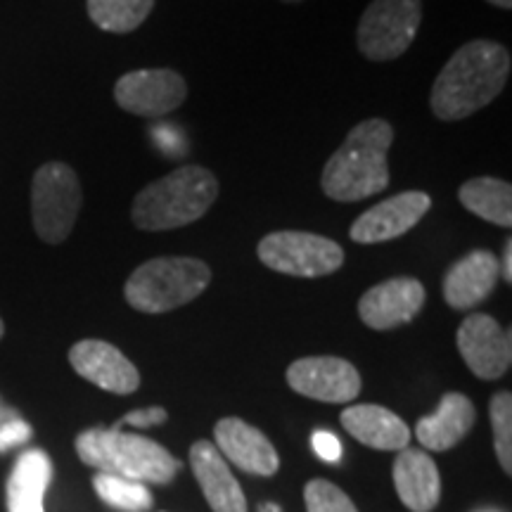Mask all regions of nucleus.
<instances>
[{"label":"nucleus","instance_id":"2f4dec72","mask_svg":"<svg viewBox=\"0 0 512 512\" xmlns=\"http://www.w3.org/2000/svg\"><path fill=\"white\" fill-rule=\"evenodd\" d=\"M259 512H280V508L275 503H264L259 505Z\"/></svg>","mask_w":512,"mask_h":512},{"label":"nucleus","instance_id":"c85d7f7f","mask_svg":"<svg viewBox=\"0 0 512 512\" xmlns=\"http://www.w3.org/2000/svg\"><path fill=\"white\" fill-rule=\"evenodd\" d=\"M311 446L313 451H316V456L320 460H325V463H339V460H342V444H339V439L332 432H313Z\"/></svg>","mask_w":512,"mask_h":512},{"label":"nucleus","instance_id":"0eeeda50","mask_svg":"<svg viewBox=\"0 0 512 512\" xmlns=\"http://www.w3.org/2000/svg\"><path fill=\"white\" fill-rule=\"evenodd\" d=\"M261 264L294 278H325L344 266V249L335 240L304 230H278L256 247Z\"/></svg>","mask_w":512,"mask_h":512},{"label":"nucleus","instance_id":"20e7f679","mask_svg":"<svg viewBox=\"0 0 512 512\" xmlns=\"http://www.w3.org/2000/svg\"><path fill=\"white\" fill-rule=\"evenodd\" d=\"M81 463L98 472L133 479L140 484H171L181 463L157 441L117 427H93L76 437Z\"/></svg>","mask_w":512,"mask_h":512},{"label":"nucleus","instance_id":"6e6552de","mask_svg":"<svg viewBox=\"0 0 512 512\" xmlns=\"http://www.w3.org/2000/svg\"><path fill=\"white\" fill-rule=\"evenodd\" d=\"M420 22L422 0H373L358 22V50L370 62H392L411 48Z\"/></svg>","mask_w":512,"mask_h":512},{"label":"nucleus","instance_id":"1a4fd4ad","mask_svg":"<svg viewBox=\"0 0 512 512\" xmlns=\"http://www.w3.org/2000/svg\"><path fill=\"white\" fill-rule=\"evenodd\" d=\"M188 98V83L174 69H138L121 76L114 100L121 110L143 119H159L176 112Z\"/></svg>","mask_w":512,"mask_h":512},{"label":"nucleus","instance_id":"4be33fe9","mask_svg":"<svg viewBox=\"0 0 512 512\" xmlns=\"http://www.w3.org/2000/svg\"><path fill=\"white\" fill-rule=\"evenodd\" d=\"M458 200L479 219L501 228L512 226V188L508 181L491 176L470 178L460 185Z\"/></svg>","mask_w":512,"mask_h":512},{"label":"nucleus","instance_id":"9d476101","mask_svg":"<svg viewBox=\"0 0 512 512\" xmlns=\"http://www.w3.org/2000/svg\"><path fill=\"white\" fill-rule=\"evenodd\" d=\"M458 351L479 380H498L512 366L510 330L489 313H472L458 328Z\"/></svg>","mask_w":512,"mask_h":512},{"label":"nucleus","instance_id":"f03ea898","mask_svg":"<svg viewBox=\"0 0 512 512\" xmlns=\"http://www.w3.org/2000/svg\"><path fill=\"white\" fill-rule=\"evenodd\" d=\"M394 128L384 119H366L349 131L328 159L320 188L335 202H361L389 188V147Z\"/></svg>","mask_w":512,"mask_h":512},{"label":"nucleus","instance_id":"5701e85b","mask_svg":"<svg viewBox=\"0 0 512 512\" xmlns=\"http://www.w3.org/2000/svg\"><path fill=\"white\" fill-rule=\"evenodd\" d=\"M88 17L102 31L131 34L150 17L155 0H86Z\"/></svg>","mask_w":512,"mask_h":512},{"label":"nucleus","instance_id":"7ed1b4c3","mask_svg":"<svg viewBox=\"0 0 512 512\" xmlns=\"http://www.w3.org/2000/svg\"><path fill=\"white\" fill-rule=\"evenodd\" d=\"M216 197V176L204 166L185 164L138 192L131 207V219L136 228L147 233L176 230L200 221Z\"/></svg>","mask_w":512,"mask_h":512},{"label":"nucleus","instance_id":"f257e3e1","mask_svg":"<svg viewBox=\"0 0 512 512\" xmlns=\"http://www.w3.org/2000/svg\"><path fill=\"white\" fill-rule=\"evenodd\" d=\"M510 53L496 41H470L444 64L432 86L430 105L441 121H460L484 110L503 93Z\"/></svg>","mask_w":512,"mask_h":512},{"label":"nucleus","instance_id":"72a5a7b5","mask_svg":"<svg viewBox=\"0 0 512 512\" xmlns=\"http://www.w3.org/2000/svg\"><path fill=\"white\" fill-rule=\"evenodd\" d=\"M283 3H302V0H283Z\"/></svg>","mask_w":512,"mask_h":512},{"label":"nucleus","instance_id":"4468645a","mask_svg":"<svg viewBox=\"0 0 512 512\" xmlns=\"http://www.w3.org/2000/svg\"><path fill=\"white\" fill-rule=\"evenodd\" d=\"M69 363L83 380L110 394H133L140 387V373L114 344L105 339H81L69 349Z\"/></svg>","mask_w":512,"mask_h":512},{"label":"nucleus","instance_id":"393cba45","mask_svg":"<svg viewBox=\"0 0 512 512\" xmlns=\"http://www.w3.org/2000/svg\"><path fill=\"white\" fill-rule=\"evenodd\" d=\"M491 430H494V446L498 463L510 475L512 470V396L510 392H498L489 403Z\"/></svg>","mask_w":512,"mask_h":512},{"label":"nucleus","instance_id":"2eb2a0df","mask_svg":"<svg viewBox=\"0 0 512 512\" xmlns=\"http://www.w3.org/2000/svg\"><path fill=\"white\" fill-rule=\"evenodd\" d=\"M216 448L226 460L249 475L271 477L280 470V456L268 437L240 418H223L214 427Z\"/></svg>","mask_w":512,"mask_h":512},{"label":"nucleus","instance_id":"aec40b11","mask_svg":"<svg viewBox=\"0 0 512 512\" xmlns=\"http://www.w3.org/2000/svg\"><path fill=\"white\" fill-rule=\"evenodd\" d=\"M339 422L356 441L375 451H403L411 444V430L399 415L375 403L349 406L339 415Z\"/></svg>","mask_w":512,"mask_h":512},{"label":"nucleus","instance_id":"39448f33","mask_svg":"<svg viewBox=\"0 0 512 512\" xmlns=\"http://www.w3.org/2000/svg\"><path fill=\"white\" fill-rule=\"evenodd\" d=\"M211 283V268L192 256L145 261L124 285V297L140 313H166L195 302Z\"/></svg>","mask_w":512,"mask_h":512},{"label":"nucleus","instance_id":"a878e982","mask_svg":"<svg viewBox=\"0 0 512 512\" xmlns=\"http://www.w3.org/2000/svg\"><path fill=\"white\" fill-rule=\"evenodd\" d=\"M306 512H358L351 498L328 479H313L304 489Z\"/></svg>","mask_w":512,"mask_h":512},{"label":"nucleus","instance_id":"f8f14e48","mask_svg":"<svg viewBox=\"0 0 512 512\" xmlns=\"http://www.w3.org/2000/svg\"><path fill=\"white\" fill-rule=\"evenodd\" d=\"M430 209L432 197L427 192H399V195L375 204L366 214L358 216L351 223L349 238L358 245H377V242L396 240L418 226Z\"/></svg>","mask_w":512,"mask_h":512},{"label":"nucleus","instance_id":"b1692460","mask_svg":"<svg viewBox=\"0 0 512 512\" xmlns=\"http://www.w3.org/2000/svg\"><path fill=\"white\" fill-rule=\"evenodd\" d=\"M93 489L102 503L124 512H147L155 505V498H152L145 484L117 475H107V472H98L93 477Z\"/></svg>","mask_w":512,"mask_h":512},{"label":"nucleus","instance_id":"423d86ee","mask_svg":"<svg viewBox=\"0 0 512 512\" xmlns=\"http://www.w3.org/2000/svg\"><path fill=\"white\" fill-rule=\"evenodd\" d=\"M83 204V190L69 164L48 162L31 183V219L36 235L48 245H60L72 235Z\"/></svg>","mask_w":512,"mask_h":512},{"label":"nucleus","instance_id":"ddd939ff","mask_svg":"<svg viewBox=\"0 0 512 512\" xmlns=\"http://www.w3.org/2000/svg\"><path fill=\"white\" fill-rule=\"evenodd\" d=\"M425 297V285L418 278H389L358 299V316L370 330H394L418 316Z\"/></svg>","mask_w":512,"mask_h":512},{"label":"nucleus","instance_id":"473e14b6","mask_svg":"<svg viewBox=\"0 0 512 512\" xmlns=\"http://www.w3.org/2000/svg\"><path fill=\"white\" fill-rule=\"evenodd\" d=\"M5 335V325H3V320H0V337Z\"/></svg>","mask_w":512,"mask_h":512},{"label":"nucleus","instance_id":"cd10ccee","mask_svg":"<svg viewBox=\"0 0 512 512\" xmlns=\"http://www.w3.org/2000/svg\"><path fill=\"white\" fill-rule=\"evenodd\" d=\"M166 418H169V413H166L164 408H159V406L138 408V411L126 413L124 418H121L114 427H117V430H124L126 425H131V427H138V430H145V427L164 425Z\"/></svg>","mask_w":512,"mask_h":512},{"label":"nucleus","instance_id":"6ab92c4d","mask_svg":"<svg viewBox=\"0 0 512 512\" xmlns=\"http://www.w3.org/2000/svg\"><path fill=\"white\" fill-rule=\"evenodd\" d=\"M477 422L475 403L460 392L441 396L437 411L418 420L415 437L427 451H448L458 446Z\"/></svg>","mask_w":512,"mask_h":512},{"label":"nucleus","instance_id":"7c9ffc66","mask_svg":"<svg viewBox=\"0 0 512 512\" xmlns=\"http://www.w3.org/2000/svg\"><path fill=\"white\" fill-rule=\"evenodd\" d=\"M486 3L496 5V8H501V10H510L512 8V0H486Z\"/></svg>","mask_w":512,"mask_h":512},{"label":"nucleus","instance_id":"f3484780","mask_svg":"<svg viewBox=\"0 0 512 512\" xmlns=\"http://www.w3.org/2000/svg\"><path fill=\"white\" fill-rule=\"evenodd\" d=\"M192 475L200 484L209 508L214 512H247L245 491L233 472L228 460L221 456L219 448L211 441H195L190 448Z\"/></svg>","mask_w":512,"mask_h":512},{"label":"nucleus","instance_id":"a211bd4d","mask_svg":"<svg viewBox=\"0 0 512 512\" xmlns=\"http://www.w3.org/2000/svg\"><path fill=\"white\" fill-rule=\"evenodd\" d=\"M394 486L401 503L413 512H432L441 501L439 467L430 453L403 448L394 460Z\"/></svg>","mask_w":512,"mask_h":512},{"label":"nucleus","instance_id":"412c9836","mask_svg":"<svg viewBox=\"0 0 512 512\" xmlns=\"http://www.w3.org/2000/svg\"><path fill=\"white\" fill-rule=\"evenodd\" d=\"M53 479V463L41 448L17 458L8 479V512H46V491Z\"/></svg>","mask_w":512,"mask_h":512},{"label":"nucleus","instance_id":"c756f323","mask_svg":"<svg viewBox=\"0 0 512 512\" xmlns=\"http://www.w3.org/2000/svg\"><path fill=\"white\" fill-rule=\"evenodd\" d=\"M498 266H501V278L510 285L512 283V238L505 240L503 256L498 259Z\"/></svg>","mask_w":512,"mask_h":512},{"label":"nucleus","instance_id":"dca6fc26","mask_svg":"<svg viewBox=\"0 0 512 512\" xmlns=\"http://www.w3.org/2000/svg\"><path fill=\"white\" fill-rule=\"evenodd\" d=\"M498 280H501L498 256L489 249H475L448 268L441 290H444V299L451 309L467 311L489 299Z\"/></svg>","mask_w":512,"mask_h":512},{"label":"nucleus","instance_id":"9b49d317","mask_svg":"<svg viewBox=\"0 0 512 512\" xmlns=\"http://www.w3.org/2000/svg\"><path fill=\"white\" fill-rule=\"evenodd\" d=\"M287 384L306 399L349 403L361 394V375L339 356H306L287 368Z\"/></svg>","mask_w":512,"mask_h":512},{"label":"nucleus","instance_id":"bb28decb","mask_svg":"<svg viewBox=\"0 0 512 512\" xmlns=\"http://www.w3.org/2000/svg\"><path fill=\"white\" fill-rule=\"evenodd\" d=\"M31 425L24 422L19 415H12V418H5L0 422V453L10 451V448L27 444L31 439Z\"/></svg>","mask_w":512,"mask_h":512}]
</instances>
